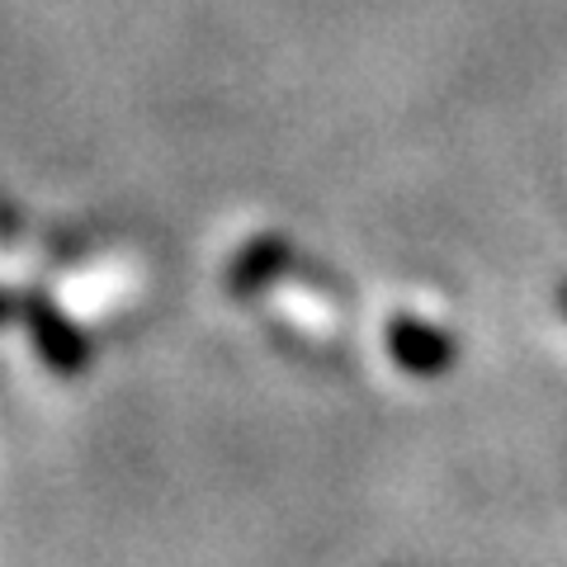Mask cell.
<instances>
[{
  "mask_svg": "<svg viewBox=\"0 0 567 567\" xmlns=\"http://www.w3.org/2000/svg\"><path fill=\"white\" fill-rule=\"evenodd\" d=\"M10 312L24 317V327L33 336V350L43 354V364L52 369V374L62 379H76L85 364H91V341H85V331L71 322V317L48 303V298H10Z\"/></svg>",
  "mask_w": 567,
  "mask_h": 567,
  "instance_id": "6da1fadb",
  "label": "cell"
},
{
  "mask_svg": "<svg viewBox=\"0 0 567 567\" xmlns=\"http://www.w3.org/2000/svg\"><path fill=\"white\" fill-rule=\"evenodd\" d=\"M388 354H393V364L412 379H435L458 360L450 336L440 327H431L425 317H412V312H402L388 322Z\"/></svg>",
  "mask_w": 567,
  "mask_h": 567,
  "instance_id": "7a4b0ae2",
  "label": "cell"
},
{
  "mask_svg": "<svg viewBox=\"0 0 567 567\" xmlns=\"http://www.w3.org/2000/svg\"><path fill=\"white\" fill-rule=\"evenodd\" d=\"M289 260H293L289 241L275 237V233H265V237L241 246V256L233 260V270H227V289H233L237 298H251V293L265 289V284H275Z\"/></svg>",
  "mask_w": 567,
  "mask_h": 567,
  "instance_id": "3957f363",
  "label": "cell"
},
{
  "mask_svg": "<svg viewBox=\"0 0 567 567\" xmlns=\"http://www.w3.org/2000/svg\"><path fill=\"white\" fill-rule=\"evenodd\" d=\"M558 308H563V312H567V279H563V284H558Z\"/></svg>",
  "mask_w": 567,
  "mask_h": 567,
  "instance_id": "277c9868",
  "label": "cell"
}]
</instances>
